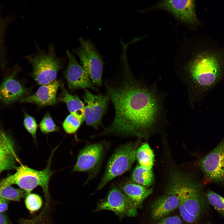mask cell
I'll list each match as a JSON object with an SVG mask.
<instances>
[{
    "label": "cell",
    "mask_w": 224,
    "mask_h": 224,
    "mask_svg": "<svg viewBox=\"0 0 224 224\" xmlns=\"http://www.w3.org/2000/svg\"><path fill=\"white\" fill-rule=\"evenodd\" d=\"M122 77L104 82L115 110L114 120L104 131L92 138L108 135L145 137L162 114V104L156 92L137 80L129 64L127 54L120 57Z\"/></svg>",
    "instance_id": "obj_1"
},
{
    "label": "cell",
    "mask_w": 224,
    "mask_h": 224,
    "mask_svg": "<svg viewBox=\"0 0 224 224\" xmlns=\"http://www.w3.org/2000/svg\"><path fill=\"white\" fill-rule=\"evenodd\" d=\"M184 80L194 100H201L221 81L224 75V52H199L185 67Z\"/></svg>",
    "instance_id": "obj_2"
},
{
    "label": "cell",
    "mask_w": 224,
    "mask_h": 224,
    "mask_svg": "<svg viewBox=\"0 0 224 224\" xmlns=\"http://www.w3.org/2000/svg\"><path fill=\"white\" fill-rule=\"evenodd\" d=\"M191 177L182 172L173 171L170 175L168 191L176 195L179 204L198 220L204 209L205 200L200 184Z\"/></svg>",
    "instance_id": "obj_3"
},
{
    "label": "cell",
    "mask_w": 224,
    "mask_h": 224,
    "mask_svg": "<svg viewBox=\"0 0 224 224\" xmlns=\"http://www.w3.org/2000/svg\"><path fill=\"white\" fill-rule=\"evenodd\" d=\"M52 157L49 158L46 168L42 170H34L24 165L16 167V171L14 174L0 181V187L16 184L26 192L27 195L35 188L40 186L45 198L44 212H46L50 202L49 183L53 173L50 168Z\"/></svg>",
    "instance_id": "obj_4"
},
{
    "label": "cell",
    "mask_w": 224,
    "mask_h": 224,
    "mask_svg": "<svg viewBox=\"0 0 224 224\" xmlns=\"http://www.w3.org/2000/svg\"><path fill=\"white\" fill-rule=\"evenodd\" d=\"M138 142H131L118 147L109 158L104 173L92 194L102 189L116 177L131 170L136 159Z\"/></svg>",
    "instance_id": "obj_5"
},
{
    "label": "cell",
    "mask_w": 224,
    "mask_h": 224,
    "mask_svg": "<svg viewBox=\"0 0 224 224\" xmlns=\"http://www.w3.org/2000/svg\"><path fill=\"white\" fill-rule=\"evenodd\" d=\"M26 58L32 65L34 80L41 85L54 81L62 67V60L56 56L53 45L49 46L48 51L38 50L36 53L28 55Z\"/></svg>",
    "instance_id": "obj_6"
},
{
    "label": "cell",
    "mask_w": 224,
    "mask_h": 224,
    "mask_svg": "<svg viewBox=\"0 0 224 224\" xmlns=\"http://www.w3.org/2000/svg\"><path fill=\"white\" fill-rule=\"evenodd\" d=\"M79 41L80 46L74 50V52L80 58L82 66L93 84L101 86L104 64L102 57L95 45L90 40L81 37Z\"/></svg>",
    "instance_id": "obj_7"
},
{
    "label": "cell",
    "mask_w": 224,
    "mask_h": 224,
    "mask_svg": "<svg viewBox=\"0 0 224 224\" xmlns=\"http://www.w3.org/2000/svg\"><path fill=\"white\" fill-rule=\"evenodd\" d=\"M105 142L86 144L79 152L72 172H83L88 174L86 181L96 176L99 172L108 147Z\"/></svg>",
    "instance_id": "obj_8"
},
{
    "label": "cell",
    "mask_w": 224,
    "mask_h": 224,
    "mask_svg": "<svg viewBox=\"0 0 224 224\" xmlns=\"http://www.w3.org/2000/svg\"><path fill=\"white\" fill-rule=\"evenodd\" d=\"M137 209L118 185L113 184L106 196L97 202L93 212L111 211L122 219L125 217L136 216Z\"/></svg>",
    "instance_id": "obj_9"
},
{
    "label": "cell",
    "mask_w": 224,
    "mask_h": 224,
    "mask_svg": "<svg viewBox=\"0 0 224 224\" xmlns=\"http://www.w3.org/2000/svg\"><path fill=\"white\" fill-rule=\"evenodd\" d=\"M84 121L96 130L102 126V119L106 110L110 98L107 94H94L86 89L83 96Z\"/></svg>",
    "instance_id": "obj_10"
},
{
    "label": "cell",
    "mask_w": 224,
    "mask_h": 224,
    "mask_svg": "<svg viewBox=\"0 0 224 224\" xmlns=\"http://www.w3.org/2000/svg\"><path fill=\"white\" fill-rule=\"evenodd\" d=\"M201 167L209 182L224 184V138L202 160Z\"/></svg>",
    "instance_id": "obj_11"
},
{
    "label": "cell",
    "mask_w": 224,
    "mask_h": 224,
    "mask_svg": "<svg viewBox=\"0 0 224 224\" xmlns=\"http://www.w3.org/2000/svg\"><path fill=\"white\" fill-rule=\"evenodd\" d=\"M66 53L68 63L64 71V75L69 87L72 90L88 88L98 91L75 57L68 50H67Z\"/></svg>",
    "instance_id": "obj_12"
},
{
    "label": "cell",
    "mask_w": 224,
    "mask_h": 224,
    "mask_svg": "<svg viewBox=\"0 0 224 224\" xmlns=\"http://www.w3.org/2000/svg\"><path fill=\"white\" fill-rule=\"evenodd\" d=\"M158 6L171 12L181 21L192 25L197 22L195 3L193 0H164Z\"/></svg>",
    "instance_id": "obj_13"
},
{
    "label": "cell",
    "mask_w": 224,
    "mask_h": 224,
    "mask_svg": "<svg viewBox=\"0 0 224 224\" xmlns=\"http://www.w3.org/2000/svg\"><path fill=\"white\" fill-rule=\"evenodd\" d=\"M58 81L41 85L34 94L21 99V102L33 103L40 106L54 105L57 102L56 95L60 86Z\"/></svg>",
    "instance_id": "obj_14"
},
{
    "label": "cell",
    "mask_w": 224,
    "mask_h": 224,
    "mask_svg": "<svg viewBox=\"0 0 224 224\" xmlns=\"http://www.w3.org/2000/svg\"><path fill=\"white\" fill-rule=\"evenodd\" d=\"M116 184L137 209L141 208L144 200L152 193V189L148 188L131 180H126Z\"/></svg>",
    "instance_id": "obj_15"
},
{
    "label": "cell",
    "mask_w": 224,
    "mask_h": 224,
    "mask_svg": "<svg viewBox=\"0 0 224 224\" xmlns=\"http://www.w3.org/2000/svg\"><path fill=\"white\" fill-rule=\"evenodd\" d=\"M179 204L178 197L173 193L168 192L167 194L160 197L151 206V214L152 219L159 221L178 207Z\"/></svg>",
    "instance_id": "obj_16"
},
{
    "label": "cell",
    "mask_w": 224,
    "mask_h": 224,
    "mask_svg": "<svg viewBox=\"0 0 224 224\" xmlns=\"http://www.w3.org/2000/svg\"><path fill=\"white\" fill-rule=\"evenodd\" d=\"M18 161L12 142L0 131V171L10 170L15 167Z\"/></svg>",
    "instance_id": "obj_17"
},
{
    "label": "cell",
    "mask_w": 224,
    "mask_h": 224,
    "mask_svg": "<svg viewBox=\"0 0 224 224\" xmlns=\"http://www.w3.org/2000/svg\"><path fill=\"white\" fill-rule=\"evenodd\" d=\"M26 90L13 76L7 78L0 86V99L3 102L8 103L22 97Z\"/></svg>",
    "instance_id": "obj_18"
},
{
    "label": "cell",
    "mask_w": 224,
    "mask_h": 224,
    "mask_svg": "<svg viewBox=\"0 0 224 224\" xmlns=\"http://www.w3.org/2000/svg\"><path fill=\"white\" fill-rule=\"evenodd\" d=\"M60 86L61 90V93L58 98V100L64 102L67 105L70 114L83 123L84 121L83 102L77 95L70 94L65 88L63 83L61 84Z\"/></svg>",
    "instance_id": "obj_19"
},
{
    "label": "cell",
    "mask_w": 224,
    "mask_h": 224,
    "mask_svg": "<svg viewBox=\"0 0 224 224\" xmlns=\"http://www.w3.org/2000/svg\"><path fill=\"white\" fill-rule=\"evenodd\" d=\"M131 180L145 187L151 186L154 182V176L152 169L137 166L133 170L131 176Z\"/></svg>",
    "instance_id": "obj_20"
},
{
    "label": "cell",
    "mask_w": 224,
    "mask_h": 224,
    "mask_svg": "<svg viewBox=\"0 0 224 224\" xmlns=\"http://www.w3.org/2000/svg\"><path fill=\"white\" fill-rule=\"evenodd\" d=\"M139 166L151 169L154 165V155L147 143H144L138 148L136 153Z\"/></svg>",
    "instance_id": "obj_21"
},
{
    "label": "cell",
    "mask_w": 224,
    "mask_h": 224,
    "mask_svg": "<svg viewBox=\"0 0 224 224\" xmlns=\"http://www.w3.org/2000/svg\"><path fill=\"white\" fill-rule=\"evenodd\" d=\"M26 192L21 189H17L11 185L0 187V198L7 200L19 201L26 196Z\"/></svg>",
    "instance_id": "obj_22"
},
{
    "label": "cell",
    "mask_w": 224,
    "mask_h": 224,
    "mask_svg": "<svg viewBox=\"0 0 224 224\" xmlns=\"http://www.w3.org/2000/svg\"><path fill=\"white\" fill-rule=\"evenodd\" d=\"M206 196L209 204L224 217V197L211 190L208 191Z\"/></svg>",
    "instance_id": "obj_23"
},
{
    "label": "cell",
    "mask_w": 224,
    "mask_h": 224,
    "mask_svg": "<svg viewBox=\"0 0 224 224\" xmlns=\"http://www.w3.org/2000/svg\"><path fill=\"white\" fill-rule=\"evenodd\" d=\"M42 203L41 197L37 194L30 193L26 197V206L31 213L39 210L42 207Z\"/></svg>",
    "instance_id": "obj_24"
},
{
    "label": "cell",
    "mask_w": 224,
    "mask_h": 224,
    "mask_svg": "<svg viewBox=\"0 0 224 224\" xmlns=\"http://www.w3.org/2000/svg\"><path fill=\"white\" fill-rule=\"evenodd\" d=\"M83 123L70 114L65 119L62 125L64 131L68 134L75 133Z\"/></svg>",
    "instance_id": "obj_25"
},
{
    "label": "cell",
    "mask_w": 224,
    "mask_h": 224,
    "mask_svg": "<svg viewBox=\"0 0 224 224\" xmlns=\"http://www.w3.org/2000/svg\"><path fill=\"white\" fill-rule=\"evenodd\" d=\"M41 132L45 134L54 132L58 130V128L55 124L49 113H47L44 116L39 124Z\"/></svg>",
    "instance_id": "obj_26"
},
{
    "label": "cell",
    "mask_w": 224,
    "mask_h": 224,
    "mask_svg": "<svg viewBox=\"0 0 224 224\" xmlns=\"http://www.w3.org/2000/svg\"><path fill=\"white\" fill-rule=\"evenodd\" d=\"M24 126L27 131L34 138H35L38 125L35 119L26 114L23 121Z\"/></svg>",
    "instance_id": "obj_27"
},
{
    "label": "cell",
    "mask_w": 224,
    "mask_h": 224,
    "mask_svg": "<svg viewBox=\"0 0 224 224\" xmlns=\"http://www.w3.org/2000/svg\"><path fill=\"white\" fill-rule=\"evenodd\" d=\"M156 224H182L180 218L177 216L164 217Z\"/></svg>",
    "instance_id": "obj_28"
},
{
    "label": "cell",
    "mask_w": 224,
    "mask_h": 224,
    "mask_svg": "<svg viewBox=\"0 0 224 224\" xmlns=\"http://www.w3.org/2000/svg\"><path fill=\"white\" fill-rule=\"evenodd\" d=\"M8 207V200L0 198V213L6 211Z\"/></svg>",
    "instance_id": "obj_29"
},
{
    "label": "cell",
    "mask_w": 224,
    "mask_h": 224,
    "mask_svg": "<svg viewBox=\"0 0 224 224\" xmlns=\"http://www.w3.org/2000/svg\"><path fill=\"white\" fill-rule=\"evenodd\" d=\"M0 224H10L7 217L2 213H0Z\"/></svg>",
    "instance_id": "obj_30"
},
{
    "label": "cell",
    "mask_w": 224,
    "mask_h": 224,
    "mask_svg": "<svg viewBox=\"0 0 224 224\" xmlns=\"http://www.w3.org/2000/svg\"><path fill=\"white\" fill-rule=\"evenodd\" d=\"M1 172H2V171H0V173H1Z\"/></svg>",
    "instance_id": "obj_31"
},
{
    "label": "cell",
    "mask_w": 224,
    "mask_h": 224,
    "mask_svg": "<svg viewBox=\"0 0 224 224\" xmlns=\"http://www.w3.org/2000/svg\"><path fill=\"white\" fill-rule=\"evenodd\" d=\"M0 30H1V29H0Z\"/></svg>",
    "instance_id": "obj_32"
}]
</instances>
